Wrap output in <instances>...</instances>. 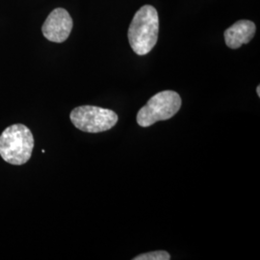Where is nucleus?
I'll return each instance as SVG.
<instances>
[{
	"instance_id": "f257e3e1",
	"label": "nucleus",
	"mask_w": 260,
	"mask_h": 260,
	"mask_svg": "<svg viewBox=\"0 0 260 260\" xmlns=\"http://www.w3.org/2000/svg\"><path fill=\"white\" fill-rule=\"evenodd\" d=\"M159 32V18L156 9L151 5L141 7L130 23L128 41L137 55L149 54L155 47Z\"/></svg>"
},
{
	"instance_id": "20e7f679",
	"label": "nucleus",
	"mask_w": 260,
	"mask_h": 260,
	"mask_svg": "<svg viewBox=\"0 0 260 260\" xmlns=\"http://www.w3.org/2000/svg\"><path fill=\"white\" fill-rule=\"evenodd\" d=\"M70 119L77 129L87 133H100L113 128L119 121L118 115L110 109L84 105L75 108Z\"/></svg>"
},
{
	"instance_id": "7ed1b4c3",
	"label": "nucleus",
	"mask_w": 260,
	"mask_h": 260,
	"mask_svg": "<svg viewBox=\"0 0 260 260\" xmlns=\"http://www.w3.org/2000/svg\"><path fill=\"white\" fill-rule=\"evenodd\" d=\"M181 98L175 91H162L154 94L137 114V122L142 127H149L160 121L173 118L181 107Z\"/></svg>"
},
{
	"instance_id": "6e6552de",
	"label": "nucleus",
	"mask_w": 260,
	"mask_h": 260,
	"mask_svg": "<svg viewBox=\"0 0 260 260\" xmlns=\"http://www.w3.org/2000/svg\"><path fill=\"white\" fill-rule=\"evenodd\" d=\"M256 92H257V95L260 96V86H257V88H256Z\"/></svg>"
},
{
	"instance_id": "423d86ee",
	"label": "nucleus",
	"mask_w": 260,
	"mask_h": 260,
	"mask_svg": "<svg viewBox=\"0 0 260 260\" xmlns=\"http://www.w3.org/2000/svg\"><path fill=\"white\" fill-rule=\"evenodd\" d=\"M256 31L255 24L247 19H241L228 28L224 33L225 45L232 49L240 48L243 45L249 44L254 37Z\"/></svg>"
},
{
	"instance_id": "39448f33",
	"label": "nucleus",
	"mask_w": 260,
	"mask_h": 260,
	"mask_svg": "<svg viewBox=\"0 0 260 260\" xmlns=\"http://www.w3.org/2000/svg\"><path fill=\"white\" fill-rule=\"evenodd\" d=\"M74 26L69 12L63 8H56L47 17L42 31L48 41L64 43L69 38Z\"/></svg>"
},
{
	"instance_id": "0eeeda50",
	"label": "nucleus",
	"mask_w": 260,
	"mask_h": 260,
	"mask_svg": "<svg viewBox=\"0 0 260 260\" xmlns=\"http://www.w3.org/2000/svg\"><path fill=\"white\" fill-rule=\"evenodd\" d=\"M171 255L166 251H155L140 254L134 260H170Z\"/></svg>"
},
{
	"instance_id": "f03ea898",
	"label": "nucleus",
	"mask_w": 260,
	"mask_h": 260,
	"mask_svg": "<svg viewBox=\"0 0 260 260\" xmlns=\"http://www.w3.org/2000/svg\"><path fill=\"white\" fill-rule=\"evenodd\" d=\"M33 149V134L24 124H13L0 135V156L8 164H25L31 158Z\"/></svg>"
}]
</instances>
